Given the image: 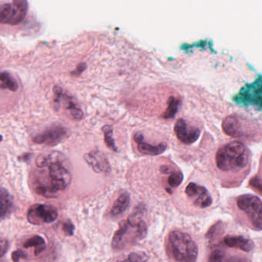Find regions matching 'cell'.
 <instances>
[{"mask_svg":"<svg viewBox=\"0 0 262 262\" xmlns=\"http://www.w3.org/2000/svg\"><path fill=\"white\" fill-rule=\"evenodd\" d=\"M251 159L250 151L246 145L241 142H231L217 151L215 166L226 181H241L250 169Z\"/></svg>","mask_w":262,"mask_h":262,"instance_id":"1","label":"cell"},{"mask_svg":"<svg viewBox=\"0 0 262 262\" xmlns=\"http://www.w3.org/2000/svg\"><path fill=\"white\" fill-rule=\"evenodd\" d=\"M58 152L41 154L37 157L35 164L43 169L48 167L49 177L44 181L36 180L34 186L36 193L48 198L56 196L60 191L65 190L72 182V175L67 168L65 167Z\"/></svg>","mask_w":262,"mask_h":262,"instance_id":"2","label":"cell"},{"mask_svg":"<svg viewBox=\"0 0 262 262\" xmlns=\"http://www.w3.org/2000/svg\"><path fill=\"white\" fill-rule=\"evenodd\" d=\"M147 225L143 220H138L135 215H131L119 223L118 230L114 234L112 247L114 250H123L146 238Z\"/></svg>","mask_w":262,"mask_h":262,"instance_id":"3","label":"cell"},{"mask_svg":"<svg viewBox=\"0 0 262 262\" xmlns=\"http://www.w3.org/2000/svg\"><path fill=\"white\" fill-rule=\"evenodd\" d=\"M167 252L177 262H196L198 248L189 234L172 231L168 237Z\"/></svg>","mask_w":262,"mask_h":262,"instance_id":"4","label":"cell"},{"mask_svg":"<svg viewBox=\"0 0 262 262\" xmlns=\"http://www.w3.org/2000/svg\"><path fill=\"white\" fill-rule=\"evenodd\" d=\"M236 206L246 215L251 224L256 230L262 229L261 201L255 195L246 194L236 199Z\"/></svg>","mask_w":262,"mask_h":262,"instance_id":"5","label":"cell"},{"mask_svg":"<svg viewBox=\"0 0 262 262\" xmlns=\"http://www.w3.org/2000/svg\"><path fill=\"white\" fill-rule=\"evenodd\" d=\"M133 141L135 149L143 155H159L167 149L166 142L158 140L155 137L151 139L149 134L143 131H137L134 134Z\"/></svg>","mask_w":262,"mask_h":262,"instance_id":"6","label":"cell"},{"mask_svg":"<svg viewBox=\"0 0 262 262\" xmlns=\"http://www.w3.org/2000/svg\"><path fill=\"white\" fill-rule=\"evenodd\" d=\"M53 93L54 103H55V110L57 112L59 111L60 107L63 106V108L68 112V115L71 118L75 121H80L83 119V111L72 97L65 92L63 89L58 86L54 87Z\"/></svg>","mask_w":262,"mask_h":262,"instance_id":"7","label":"cell"},{"mask_svg":"<svg viewBox=\"0 0 262 262\" xmlns=\"http://www.w3.org/2000/svg\"><path fill=\"white\" fill-rule=\"evenodd\" d=\"M185 194L196 207L201 209L210 207L213 203L209 189L198 182H189L185 188Z\"/></svg>","mask_w":262,"mask_h":262,"instance_id":"8","label":"cell"},{"mask_svg":"<svg viewBox=\"0 0 262 262\" xmlns=\"http://www.w3.org/2000/svg\"><path fill=\"white\" fill-rule=\"evenodd\" d=\"M58 212L56 208L49 205L35 204L29 208L27 220L31 224H49L58 218Z\"/></svg>","mask_w":262,"mask_h":262,"instance_id":"9","label":"cell"},{"mask_svg":"<svg viewBox=\"0 0 262 262\" xmlns=\"http://www.w3.org/2000/svg\"><path fill=\"white\" fill-rule=\"evenodd\" d=\"M249 122L238 115H231L225 118L221 127L226 135L233 138H241L249 132Z\"/></svg>","mask_w":262,"mask_h":262,"instance_id":"10","label":"cell"},{"mask_svg":"<svg viewBox=\"0 0 262 262\" xmlns=\"http://www.w3.org/2000/svg\"><path fill=\"white\" fill-rule=\"evenodd\" d=\"M175 135L180 142L184 144H192L199 138L201 130L199 127L189 122L184 118L177 120L174 126Z\"/></svg>","mask_w":262,"mask_h":262,"instance_id":"11","label":"cell"},{"mask_svg":"<svg viewBox=\"0 0 262 262\" xmlns=\"http://www.w3.org/2000/svg\"><path fill=\"white\" fill-rule=\"evenodd\" d=\"M67 134L68 130L65 127L54 126L35 136L33 142L37 144L49 146H56L67 137Z\"/></svg>","mask_w":262,"mask_h":262,"instance_id":"12","label":"cell"},{"mask_svg":"<svg viewBox=\"0 0 262 262\" xmlns=\"http://www.w3.org/2000/svg\"><path fill=\"white\" fill-rule=\"evenodd\" d=\"M86 163L96 172H108L110 170L107 160L99 152H91L84 156Z\"/></svg>","mask_w":262,"mask_h":262,"instance_id":"13","label":"cell"},{"mask_svg":"<svg viewBox=\"0 0 262 262\" xmlns=\"http://www.w3.org/2000/svg\"><path fill=\"white\" fill-rule=\"evenodd\" d=\"M224 243L228 247L241 249L246 252H252L255 247L252 240L243 236H239V235L238 236H233V235L226 236L224 239Z\"/></svg>","mask_w":262,"mask_h":262,"instance_id":"14","label":"cell"},{"mask_svg":"<svg viewBox=\"0 0 262 262\" xmlns=\"http://www.w3.org/2000/svg\"><path fill=\"white\" fill-rule=\"evenodd\" d=\"M13 209V199L9 191L0 186V222L7 218Z\"/></svg>","mask_w":262,"mask_h":262,"instance_id":"15","label":"cell"},{"mask_svg":"<svg viewBox=\"0 0 262 262\" xmlns=\"http://www.w3.org/2000/svg\"><path fill=\"white\" fill-rule=\"evenodd\" d=\"M129 203H130V196L129 193L123 192L114 203L110 210V215L112 216H118L121 215L123 212H126V209L129 207Z\"/></svg>","mask_w":262,"mask_h":262,"instance_id":"16","label":"cell"},{"mask_svg":"<svg viewBox=\"0 0 262 262\" xmlns=\"http://www.w3.org/2000/svg\"><path fill=\"white\" fill-rule=\"evenodd\" d=\"M209 262H251L249 258L238 255L227 256L224 252L221 250H215L209 257Z\"/></svg>","mask_w":262,"mask_h":262,"instance_id":"17","label":"cell"},{"mask_svg":"<svg viewBox=\"0 0 262 262\" xmlns=\"http://www.w3.org/2000/svg\"><path fill=\"white\" fill-rule=\"evenodd\" d=\"M180 105H181V100L178 97H169L162 118L164 119H172L175 118L178 109H179Z\"/></svg>","mask_w":262,"mask_h":262,"instance_id":"18","label":"cell"},{"mask_svg":"<svg viewBox=\"0 0 262 262\" xmlns=\"http://www.w3.org/2000/svg\"><path fill=\"white\" fill-rule=\"evenodd\" d=\"M0 89L15 92L18 89V84L10 73L2 72L0 73Z\"/></svg>","mask_w":262,"mask_h":262,"instance_id":"19","label":"cell"},{"mask_svg":"<svg viewBox=\"0 0 262 262\" xmlns=\"http://www.w3.org/2000/svg\"><path fill=\"white\" fill-rule=\"evenodd\" d=\"M24 247L26 249L35 247V255L37 256L46 249V242L43 237L39 236V235H35L25 243Z\"/></svg>","mask_w":262,"mask_h":262,"instance_id":"20","label":"cell"},{"mask_svg":"<svg viewBox=\"0 0 262 262\" xmlns=\"http://www.w3.org/2000/svg\"><path fill=\"white\" fill-rule=\"evenodd\" d=\"M103 133H104L105 142L106 146L112 149V150L117 151V147L115 146V141L113 139V130L110 126H104L103 127Z\"/></svg>","mask_w":262,"mask_h":262,"instance_id":"21","label":"cell"},{"mask_svg":"<svg viewBox=\"0 0 262 262\" xmlns=\"http://www.w3.org/2000/svg\"><path fill=\"white\" fill-rule=\"evenodd\" d=\"M223 226L221 222H218L216 224L212 226V227L209 229L208 233L206 234V238H209V240H214L215 237L223 234Z\"/></svg>","mask_w":262,"mask_h":262,"instance_id":"22","label":"cell"},{"mask_svg":"<svg viewBox=\"0 0 262 262\" xmlns=\"http://www.w3.org/2000/svg\"><path fill=\"white\" fill-rule=\"evenodd\" d=\"M128 262H146L149 260V256L145 252H132L128 256Z\"/></svg>","mask_w":262,"mask_h":262,"instance_id":"23","label":"cell"},{"mask_svg":"<svg viewBox=\"0 0 262 262\" xmlns=\"http://www.w3.org/2000/svg\"><path fill=\"white\" fill-rule=\"evenodd\" d=\"M63 230L64 232V234L68 236H71L73 235L74 231H75V226L72 224V222L67 221L66 223H63Z\"/></svg>","mask_w":262,"mask_h":262,"instance_id":"24","label":"cell"},{"mask_svg":"<svg viewBox=\"0 0 262 262\" xmlns=\"http://www.w3.org/2000/svg\"><path fill=\"white\" fill-rule=\"evenodd\" d=\"M8 248H9V243L7 239L0 237V258L4 256L5 254L7 252Z\"/></svg>","mask_w":262,"mask_h":262,"instance_id":"25","label":"cell"},{"mask_svg":"<svg viewBox=\"0 0 262 262\" xmlns=\"http://www.w3.org/2000/svg\"><path fill=\"white\" fill-rule=\"evenodd\" d=\"M26 258V254L23 251L16 250L12 252V259L14 262H18L21 259H24Z\"/></svg>","mask_w":262,"mask_h":262,"instance_id":"26","label":"cell"},{"mask_svg":"<svg viewBox=\"0 0 262 262\" xmlns=\"http://www.w3.org/2000/svg\"><path fill=\"white\" fill-rule=\"evenodd\" d=\"M251 186L252 187H255L257 190L259 192V193H261V179L258 178V177H255L252 179V181L250 183Z\"/></svg>","mask_w":262,"mask_h":262,"instance_id":"27","label":"cell"},{"mask_svg":"<svg viewBox=\"0 0 262 262\" xmlns=\"http://www.w3.org/2000/svg\"><path fill=\"white\" fill-rule=\"evenodd\" d=\"M86 67H87V66H86V64H85V63H80V64L77 66L75 70L71 72V75L78 76V75H81V74L86 70Z\"/></svg>","mask_w":262,"mask_h":262,"instance_id":"28","label":"cell"},{"mask_svg":"<svg viewBox=\"0 0 262 262\" xmlns=\"http://www.w3.org/2000/svg\"><path fill=\"white\" fill-rule=\"evenodd\" d=\"M30 157H31V154H24V155L21 156V157H18V160H22V161L26 162L29 160V158H30Z\"/></svg>","mask_w":262,"mask_h":262,"instance_id":"29","label":"cell"},{"mask_svg":"<svg viewBox=\"0 0 262 262\" xmlns=\"http://www.w3.org/2000/svg\"><path fill=\"white\" fill-rule=\"evenodd\" d=\"M2 140H3V137H2L1 135H0V142H1Z\"/></svg>","mask_w":262,"mask_h":262,"instance_id":"30","label":"cell"},{"mask_svg":"<svg viewBox=\"0 0 262 262\" xmlns=\"http://www.w3.org/2000/svg\"><path fill=\"white\" fill-rule=\"evenodd\" d=\"M118 262H128L127 260H125V261H118Z\"/></svg>","mask_w":262,"mask_h":262,"instance_id":"31","label":"cell"}]
</instances>
